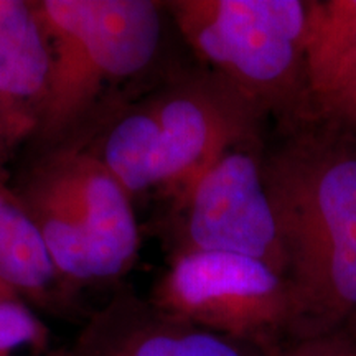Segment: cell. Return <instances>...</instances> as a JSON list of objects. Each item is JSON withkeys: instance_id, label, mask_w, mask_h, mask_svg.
<instances>
[{"instance_id": "277c9868", "label": "cell", "mask_w": 356, "mask_h": 356, "mask_svg": "<svg viewBox=\"0 0 356 356\" xmlns=\"http://www.w3.org/2000/svg\"><path fill=\"white\" fill-rule=\"evenodd\" d=\"M149 300L200 330L259 348L297 332L289 280L251 257L181 252L168 259Z\"/></svg>"}, {"instance_id": "3957f363", "label": "cell", "mask_w": 356, "mask_h": 356, "mask_svg": "<svg viewBox=\"0 0 356 356\" xmlns=\"http://www.w3.org/2000/svg\"><path fill=\"white\" fill-rule=\"evenodd\" d=\"M168 19L190 50L262 115L309 111L304 0H170Z\"/></svg>"}, {"instance_id": "4fadbf2b", "label": "cell", "mask_w": 356, "mask_h": 356, "mask_svg": "<svg viewBox=\"0 0 356 356\" xmlns=\"http://www.w3.org/2000/svg\"><path fill=\"white\" fill-rule=\"evenodd\" d=\"M0 356H60L50 330L20 293L0 280Z\"/></svg>"}, {"instance_id": "5bb4252c", "label": "cell", "mask_w": 356, "mask_h": 356, "mask_svg": "<svg viewBox=\"0 0 356 356\" xmlns=\"http://www.w3.org/2000/svg\"><path fill=\"white\" fill-rule=\"evenodd\" d=\"M309 111L322 115L356 139V48L335 76L310 96Z\"/></svg>"}, {"instance_id": "9c48e42d", "label": "cell", "mask_w": 356, "mask_h": 356, "mask_svg": "<svg viewBox=\"0 0 356 356\" xmlns=\"http://www.w3.org/2000/svg\"><path fill=\"white\" fill-rule=\"evenodd\" d=\"M53 152V150H51ZM95 248L101 284L131 273L140 251L134 198L99 160L83 149H58Z\"/></svg>"}, {"instance_id": "9a60e30c", "label": "cell", "mask_w": 356, "mask_h": 356, "mask_svg": "<svg viewBox=\"0 0 356 356\" xmlns=\"http://www.w3.org/2000/svg\"><path fill=\"white\" fill-rule=\"evenodd\" d=\"M280 356H356V340L345 332L304 337Z\"/></svg>"}, {"instance_id": "52a82bcc", "label": "cell", "mask_w": 356, "mask_h": 356, "mask_svg": "<svg viewBox=\"0 0 356 356\" xmlns=\"http://www.w3.org/2000/svg\"><path fill=\"white\" fill-rule=\"evenodd\" d=\"M51 74V48L35 0H0V181L33 140Z\"/></svg>"}, {"instance_id": "ba28073f", "label": "cell", "mask_w": 356, "mask_h": 356, "mask_svg": "<svg viewBox=\"0 0 356 356\" xmlns=\"http://www.w3.org/2000/svg\"><path fill=\"white\" fill-rule=\"evenodd\" d=\"M251 348L124 292L97 310L60 356H252Z\"/></svg>"}, {"instance_id": "5b68a950", "label": "cell", "mask_w": 356, "mask_h": 356, "mask_svg": "<svg viewBox=\"0 0 356 356\" xmlns=\"http://www.w3.org/2000/svg\"><path fill=\"white\" fill-rule=\"evenodd\" d=\"M172 254L222 252L264 262L286 277V254L262 175L259 139L221 154L170 200Z\"/></svg>"}, {"instance_id": "6da1fadb", "label": "cell", "mask_w": 356, "mask_h": 356, "mask_svg": "<svg viewBox=\"0 0 356 356\" xmlns=\"http://www.w3.org/2000/svg\"><path fill=\"white\" fill-rule=\"evenodd\" d=\"M300 338L356 330V149L297 136L262 152ZM356 340V338H355Z\"/></svg>"}, {"instance_id": "7c38bea8", "label": "cell", "mask_w": 356, "mask_h": 356, "mask_svg": "<svg viewBox=\"0 0 356 356\" xmlns=\"http://www.w3.org/2000/svg\"><path fill=\"white\" fill-rule=\"evenodd\" d=\"M307 7L305 68L310 101L356 48V0L307 2Z\"/></svg>"}, {"instance_id": "7a4b0ae2", "label": "cell", "mask_w": 356, "mask_h": 356, "mask_svg": "<svg viewBox=\"0 0 356 356\" xmlns=\"http://www.w3.org/2000/svg\"><path fill=\"white\" fill-rule=\"evenodd\" d=\"M35 6L50 40L51 74L42 122L24 154L79 149L126 102L119 99L121 86L157 63L165 2L35 0Z\"/></svg>"}, {"instance_id": "8fae6325", "label": "cell", "mask_w": 356, "mask_h": 356, "mask_svg": "<svg viewBox=\"0 0 356 356\" xmlns=\"http://www.w3.org/2000/svg\"><path fill=\"white\" fill-rule=\"evenodd\" d=\"M0 280L35 310H63L76 296L58 273L33 218L10 181H0Z\"/></svg>"}, {"instance_id": "8992f818", "label": "cell", "mask_w": 356, "mask_h": 356, "mask_svg": "<svg viewBox=\"0 0 356 356\" xmlns=\"http://www.w3.org/2000/svg\"><path fill=\"white\" fill-rule=\"evenodd\" d=\"M150 97L162 134L160 193L168 200L231 147L259 139L264 115L203 66L172 74Z\"/></svg>"}, {"instance_id": "30bf717a", "label": "cell", "mask_w": 356, "mask_h": 356, "mask_svg": "<svg viewBox=\"0 0 356 356\" xmlns=\"http://www.w3.org/2000/svg\"><path fill=\"white\" fill-rule=\"evenodd\" d=\"M79 149L99 160L134 200L163 188L162 134L150 92L118 106Z\"/></svg>"}]
</instances>
